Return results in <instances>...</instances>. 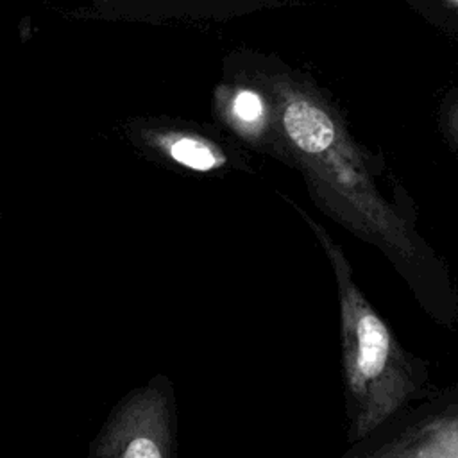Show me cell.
<instances>
[{"label": "cell", "instance_id": "obj_9", "mask_svg": "<svg viewBox=\"0 0 458 458\" xmlns=\"http://www.w3.org/2000/svg\"><path fill=\"white\" fill-rule=\"evenodd\" d=\"M367 458H433V454L426 445H422V442H404L395 445L392 451L376 453Z\"/></svg>", "mask_w": 458, "mask_h": 458}, {"label": "cell", "instance_id": "obj_4", "mask_svg": "<svg viewBox=\"0 0 458 458\" xmlns=\"http://www.w3.org/2000/svg\"><path fill=\"white\" fill-rule=\"evenodd\" d=\"M134 134L136 141L154 156L190 172L211 174L247 168L245 156L240 148L227 145L220 136L195 127L143 123V127L134 129Z\"/></svg>", "mask_w": 458, "mask_h": 458}, {"label": "cell", "instance_id": "obj_6", "mask_svg": "<svg viewBox=\"0 0 458 458\" xmlns=\"http://www.w3.org/2000/svg\"><path fill=\"white\" fill-rule=\"evenodd\" d=\"M295 2L299 0H138V13L148 18L225 21L268 9H279Z\"/></svg>", "mask_w": 458, "mask_h": 458}, {"label": "cell", "instance_id": "obj_8", "mask_svg": "<svg viewBox=\"0 0 458 458\" xmlns=\"http://www.w3.org/2000/svg\"><path fill=\"white\" fill-rule=\"evenodd\" d=\"M438 125L447 143L458 150V88L444 100L440 107Z\"/></svg>", "mask_w": 458, "mask_h": 458}, {"label": "cell", "instance_id": "obj_3", "mask_svg": "<svg viewBox=\"0 0 458 458\" xmlns=\"http://www.w3.org/2000/svg\"><path fill=\"white\" fill-rule=\"evenodd\" d=\"M88 458H175V397L166 376L129 392L109 413Z\"/></svg>", "mask_w": 458, "mask_h": 458}, {"label": "cell", "instance_id": "obj_5", "mask_svg": "<svg viewBox=\"0 0 458 458\" xmlns=\"http://www.w3.org/2000/svg\"><path fill=\"white\" fill-rule=\"evenodd\" d=\"M233 82L216 88V111L224 123L250 147L284 161V150L276 129L267 95L247 77L231 72Z\"/></svg>", "mask_w": 458, "mask_h": 458}, {"label": "cell", "instance_id": "obj_1", "mask_svg": "<svg viewBox=\"0 0 458 458\" xmlns=\"http://www.w3.org/2000/svg\"><path fill=\"white\" fill-rule=\"evenodd\" d=\"M238 73L268 98L284 163L295 166L315 202L358 238L377 247L426 301L447 281L435 252L415 231L406 204L379 186L383 163L347 131L336 107L302 73L277 59L252 57Z\"/></svg>", "mask_w": 458, "mask_h": 458}, {"label": "cell", "instance_id": "obj_2", "mask_svg": "<svg viewBox=\"0 0 458 458\" xmlns=\"http://www.w3.org/2000/svg\"><path fill=\"white\" fill-rule=\"evenodd\" d=\"M301 215L322 245L335 274L349 440L358 442L419 397L428 374L422 363L403 349L358 288L342 247L311 216L302 211Z\"/></svg>", "mask_w": 458, "mask_h": 458}, {"label": "cell", "instance_id": "obj_10", "mask_svg": "<svg viewBox=\"0 0 458 458\" xmlns=\"http://www.w3.org/2000/svg\"><path fill=\"white\" fill-rule=\"evenodd\" d=\"M444 428L445 429H451V433H456L458 435V408H454L451 411V417L447 422H444Z\"/></svg>", "mask_w": 458, "mask_h": 458}, {"label": "cell", "instance_id": "obj_7", "mask_svg": "<svg viewBox=\"0 0 458 458\" xmlns=\"http://www.w3.org/2000/svg\"><path fill=\"white\" fill-rule=\"evenodd\" d=\"M426 21L458 41V0H403Z\"/></svg>", "mask_w": 458, "mask_h": 458}, {"label": "cell", "instance_id": "obj_11", "mask_svg": "<svg viewBox=\"0 0 458 458\" xmlns=\"http://www.w3.org/2000/svg\"><path fill=\"white\" fill-rule=\"evenodd\" d=\"M0 220H2V215H0Z\"/></svg>", "mask_w": 458, "mask_h": 458}]
</instances>
